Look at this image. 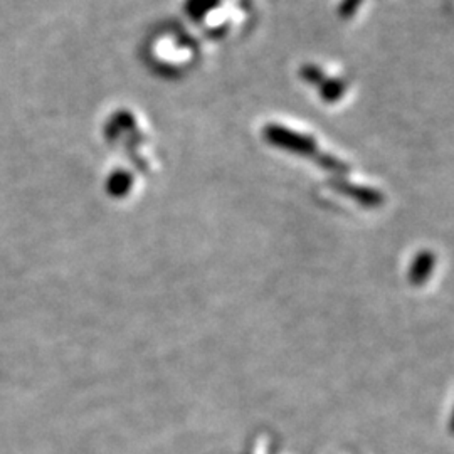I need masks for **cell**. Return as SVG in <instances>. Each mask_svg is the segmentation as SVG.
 I'll return each mask as SVG.
<instances>
[]
</instances>
